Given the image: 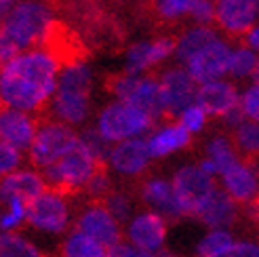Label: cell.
Instances as JSON below:
<instances>
[{
	"instance_id": "6da1fadb",
	"label": "cell",
	"mask_w": 259,
	"mask_h": 257,
	"mask_svg": "<svg viewBox=\"0 0 259 257\" xmlns=\"http://www.w3.org/2000/svg\"><path fill=\"white\" fill-rule=\"evenodd\" d=\"M61 66L53 55L34 49L0 70V101L5 108L45 116L57 91Z\"/></svg>"
},
{
	"instance_id": "7a4b0ae2",
	"label": "cell",
	"mask_w": 259,
	"mask_h": 257,
	"mask_svg": "<svg viewBox=\"0 0 259 257\" xmlns=\"http://www.w3.org/2000/svg\"><path fill=\"white\" fill-rule=\"evenodd\" d=\"M55 21V9L49 0H25L0 9V32L15 42L21 53L40 47Z\"/></svg>"
},
{
	"instance_id": "3957f363",
	"label": "cell",
	"mask_w": 259,
	"mask_h": 257,
	"mask_svg": "<svg viewBox=\"0 0 259 257\" xmlns=\"http://www.w3.org/2000/svg\"><path fill=\"white\" fill-rule=\"evenodd\" d=\"M91 87L93 76L87 63H74L63 68L57 80V91L45 112L63 124H80L89 118L91 110Z\"/></svg>"
},
{
	"instance_id": "277c9868",
	"label": "cell",
	"mask_w": 259,
	"mask_h": 257,
	"mask_svg": "<svg viewBox=\"0 0 259 257\" xmlns=\"http://www.w3.org/2000/svg\"><path fill=\"white\" fill-rule=\"evenodd\" d=\"M101 164L108 162L97 160L95 154L82 141V137H78L55 164L42 171V177L51 190L59 192L63 196H76L84 194L89 182L93 179Z\"/></svg>"
},
{
	"instance_id": "5b68a950",
	"label": "cell",
	"mask_w": 259,
	"mask_h": 257,
	"mask_svg": "<svg viewBox=\"0 0 259 257\" xmlns=\"http://www.w3.org/2000/svg\"><path fill=\"white\" fill-rule=\"evenodd\" d=\"M106 89L116 97L131 104L137 110L158 122L164 118V106L160 95V82L154 76H133V74H110L106 78Z\"/></svg>"
},
{
	"instance_id": "8992f818",
	"label": "cell",
	"mask_w": 259,
	"mask_h": 257,
	"mask_svg": "<svg viewBox=\"0 0 259 257\" xmlns=\"http://www.w3.org/2000/svg\"><path fill=\"white\" fill-rule=\"evenodd\" d=\"M156 124L148 114L137 110L131 104L124 101H114V104L106 106L99 116H97V131L110 144H120L126 139H135V135L146 133Z\"/></svg>"
},
{
	"instance_id": "52a82bcc",
	"label": "cell",
	"mask_w": 259,
	"mask_h": 257,
	"mask_svg": "<svg viewBox=\"0 0 259 257\" xmlns=\"http://www.w3.org/2000/svg\"><path fill=\"white\" fill-rule=\"evenodd\" d=\"M78 137L80 135L76 133L70 124H63L59 120H51V118L42 116L38 133L34 137V144L28 152L30 164L40 171L49 169L51 164H55L63 154L70 150V146Z\"/></svg>"
},
{
	"instance_id": "ba28073f",
	"label": "cell",
	"mask_w": 259,
	"mask_h": 257,
	"mask_svg": "<svg viewBox=\"0 0 259 257\" xmlns=\"http://www.w3.org/2000/svg\"><path fill=\"white\" fill-rule=\"evenodd\" d=\"M173 192L186 217H196L202 204L213 196L217 184L200 164H188L173 175Z\"/></svg>"
},
{
	"instance_id": "9c48e42d",
	"label": "cell",
	"mask_w": 259,
	"mask_h": 257,
	"mask_svg": "<svg viewBox=\"0 0 259 257\" xmlns=\"http://www.w3.org/2000/svg\"><path fill=\"white\" fill-rule=\"evenodd\" d=\"M160 95H162V106H164V118L175 120L184 114L190 106H194L198 95L196 80L188 74V70L173 68L160 74Z\"/></svg>"
},
{
	"instance_id": "30bf717a",
	"label": "cell",
	"mask_w": 259,
	"mask_h": 257,
	"mask_svg": "<svg viewBox=\"0 0 259 257\" xmlns=\"http://www.w3.org/2000/svg\"><path fill=\"white\" fill-rule=\"evenodd\" d=\"M74 230L97 240L106 249H112L114 245L122 242L120 222L110 213V209L103 202H87L84 209L76 217Z\"/></svg>"
},
{
	"instance_id": "8fae6325",
	"label": "cell",
	"mask_w": 259,
	"mask_h": 257,
	"mask_svg": "<svg viewBox=\"0 0 259 257\" xmlns=\"http://www.w3.org/2000/svg\"><path fill=\"white\" fill-rule=\"evenodd\" d=\"M25 222L36 230H42V232H63L70 226L68 196L49 188L45 194L28 204V220Z\"/></svg>"
},
{
	"instance_id": "7c38bea8",
	"label": "cell",
	"mask_w": 259,
	"mask_h": 257,
	"mask_svg": "<svg viewBox=\"0 0 259 257\" xmlns=\"http://www.w3.org/2000/svg\"><path fill=\"white\" fill-rule=\"evenodd\" d=\"M135 196L150 207L154 213H160L164 220L169 222H179L184 220V211H181L179 202L175 198L173 184L166 182L162 177H141L137 179V188H135Z\"/></svg>"
},
{
	"instance_id": "4fadbf2b",
	"label": "cell",
	"mask_w": 259,
	"mask_h": 257,
	"mask_svg": "<svg viewBox=\"0 0 259 257\" xmlns=\"http://www.w3.org/2000/svg\"><path fill=\"white\" fill-rule=\"evenodd\" d=\"M215 3V25L230 38H244L257 17L255 0H213Z\"/></svg>"
},
{
	"instance_id": "5bb4252c",
	"label": "cell",
	"mask_w": 259,
	"mask_h": 257,
	"mask_svg": "<svg viewBox=\"0 0 259 257\" xmlns=\"http://www.w3.org/2000/svg\"><path fill=\"white\" fill-rule=\"evenodd\" d=\"M110 166L120 173L124 177H146V171L152 162V154H150V146H148V139H126L116 144L114 148H110V156H108Z\"/></svg>"
},
{
	"instance_id": "9a60e30c",
	"label": "cell",
	"mask_w": 259,
	"mask_h": 257,
	"mask_svg": "<svg viewBox=\"0 0 259 257\" xmlns=\"http://www.w3.org/2000/svg\"><path fill=\"white\" fill-rule=\"evenodd\" d=\"M40 118L36 114L13 110V108H3L0 110V141L9 144L17 150H28L34 144V137L40 126Z\"/></svg>"
},
{
	"instance_id": "2e32d148",
	"label": "cell",
	"mask_w": 259,
	"mask_h": 257,
	"mask_svg": "<svg viewBox=\"0 0 259 257\" xmlns=\"http://www.w3.org/2000/svg\"><path fill=\"white\" fill-rule=\"evenodd\" d=\"M230 61H232V51L224 40H215L209 47H204L200 53L194 55L186 66L188 74L196 82L206 84L217 80L219 76L230 72Z\"/></svg>"
},
{
	"instance_id": "e0dca14e",
	"label": "cell",
	"mask_w": 259,
	"mask_h": 257,
	"mask_svg": "<svg viewBox=\"0 0 259 257\" xmlns=\"http://www.w3.org/2000/svg\"><path fill=\"white\" fill-rule=\"evenodd\" d=\"M166 228L169 224L160 213L146 211L128 222L126 236L133 247L141 249L144 253H160L166 238Z\"/></svg>"
},
{
	"instance_id": "ac0fdd59",
	"label": "cell",
	"mask_w": 259,
	"mask_h": 257,
	"mask_svg": "<svg viewBox=\"0 0 259 257\" xmlns=\"http://www.w3.org/2000/svg\"><path fill=\"white\" fill-rule=\"evenodd\" d=\"M177 51L175 36H158L148 42H137L126 51V74L139 76V72H146L154 66H158L169 55Z\"/></svg>"
},
{
	"instance_id": "d6986e66",
	"label": "cell",
	"mask_w": 259,
	"mask_h": 257,
	"mask_svg": "<svg viewBox=\"0 0 259 257\" xmlns=\"http://www.w3.org/2000/svg\"><path fill=\"white\" fill-rule=\"evenodd\" d=\"M196 104L213 118H226L240 106L236 87L226 80H213L198 87Z\"/></svg>"
},
{
	"instance_id": "ffe728a7",
	"label": "cell",
	"mask_w": 259,
	"mask_h": 257,
	"mask_svg": "<svg viewBox=\"0 0 259 257\" xmlns=\"http://www.w3.org/2000/svg\"><path fill=\"white\" fill-rule=\"evenodd\" d=\"M49 190L45 177L36 171H15L0 179V204L19 200L23 204L34 202Z\"/></svg>"
},
{
	"instance_id": "44dd1931",
	"label": "cell",
	"mask_w": 259,
	"mask_h": 257,
	"mask_svg": "<svg viewBox=\"0 0 259 257\" xmlns=\"http://www.w3.org/2000/svg\"><path fill=\"white\" fill-rule=\"evenodd\" d=\"M242 217L240 204L232 200V196L226 190L217 188L213 192V196L206 200L200 211L196 213V220L202 222L204 226L215 228V230H224V228H234Z\"/></svg>"
},
{
	"instance_id": "7402d4cb",
	"label": "cell",
	"mask_w": 259,
	"mask_h": 257,
	"mask_svg": "<svg viewBox=\"0 0 259 257\" xmlns=\"http://www.w3.org/2000/svg\"><path fill=\"white\" fill-rule=\"evenodd\" d=\"M222 179H224V190L240 207H247L259 192V171L242 160H238L234 166H230L222 175Z\"/></svg>"
},
{
	"instance_id": "603a6c76",
	"label": "cell",
	"mask_w": 259,
	"mask_h": 257,
	"mask_svg": "<svg viewBox=\"0 0 259 257\" xmlns=\"http://www.w3.org/2000/svg\"><path fill=\"white\" fill-rule=\"evenodd\" d=\"M148 146H150L152 158H162V156H169V154H173L177 150L190 148L192 146V133L186 126H181L179 122H171L164 128H160L158 133H154L148 139Z\"/></svg>"
},
{
	"instance_id": "cb8c5ba5",
	"label": "cell",
	"mask_w": 259,
	"mask_h": 257,
	"mask_svg": "<svg viewBox=\"0 0 259 257\" xmlns=\"http://www.w3.org/2000/svg\"><path fill=\"white\" fill-rule=\"evenodd\" d=\"M232 144L242 162H247L259 171V122L242 120L230 131Z\"/></svg>"
},
{
	"instance_id": "d4e9b609",
	"label": "cell",
	"mask_w": 259,
	"mask_h": 257,
	"mask_svg": "<svg viewBox=\"0 0 259 257\" xmlns=\"http://www.w3.org/2000/svg\"><path fill=\"white\" fill-rule=\"evenodd\" d=\"M215 40H219V38L211 25H196V28L188 30L186 34H181V38L177 40V51H175L177 59L188 63L194 55L200 53L204 47H209Z\"/></svg>"
},
{
	"instance_id": "484cf974",
	"label": "cell",
	"mask_w": 259,
	"mask_h": 257,
	"mask_svg": "<svg viewBox=\"0 0 259 257\" xmlns=\"http://www.w3.org/2000/svg\"><path fill=\"white\" fill-rule=\"evenodd\" d=\"M59 257H108V249L99 245L97 240L84 236L78 230L72 232L61 240L59 245Z\"/></svg>"
},
{
	"instance_id": "4316f807",
	"label": "cell",
	"mask_w": 259,
	"mask_h": 257,
	"mask_svg": "<svg viewBox=\"0 0 259 257\" xmlns=\"http://www.w3.org/2000/svg\"><path fill=\"white\" fill-rule=\"evenodd\" d=\"M206 160H211L215 164V169L219 175H224L230 166H234L240 158L236 154V148L232 144L230 133H219L215 135L209 144H206Z\"/></svg>"
},
{
	"instance_id": "83f0119b",
	"label": "cell",
	"mask_w": 259,
	"mask_h": 257,
	"mask_svg": "<svg viewBox=\"0 0 259 257\" xmlns=\"http://www.w3.org/2000/svg\"><path fill=\"white\" fill-rule=\"evenodd\" d=\"M0 257H47L34 242L15 232H0Z\"/></svg>"
},
{
	"instance_id": "f1b7e54d",
	"label": "cell",
	"mask_w": 259,
	"mask_h": 257,
	"mask_svg": "<svg viewBox=\"0 0 259 257\" xmlns=\"http://www.w3.org/2000/svg\"><path fill=\"white\" fill-rule=\"evenodd\" d=\"M204 0H150L152 11L160 21H175L181 15H192Z\"/></svg>"
},
{
	"instance_id": "f546056e",
	"label": "cell",
	"mask_w": 259,
	"mask_h": 257,
	"mask_svg": "<svg viewBox=\"0 0 259 257\" xmlns=\"http://www.w3.org/2000/svg\"><path fill=\"white\" fill-rule=\"evenodd\" d=\"M103 204L110 209V213L118 220L120 224L126 220H133L131 213H133V204H135V196L133 192H126L120 188H112V192L106 196Z\"/></svg>"
},
{
	"instance_id": "4dcf8cb0",
	"label": "cell",
	"mask_w": 259,
	"mask_h": 257,
	"mask_svg": "<svg viewBox=\"0 0 259 257\" xmlns=\"http://www.w3.org/2000/svg\"><path fill=\"white\" fill-rule=\"evenodd\" d=\"M232 245H234V238L228 230H213L198 242L196 257H217L226 253Z\"/></svg>"
},
{
	"instance_id": "1f68e13d",
	"label": "cell",
	"mask_w": 259,
	"mask_h": 257,
	"mask_svg": "<svg viewBox=\"0 0 259 257\" xmlns=\"http://www.w3.org/2000/svg\"><path fill=\"white\" fill-rule=\"evenodd\" d=\"M257 59L255 53L249 47H238L236 51H232V61H230V74L236 78H244L255 72L257 68Z\"/></svg>"
},
{
	"instance_id": "d6a6232c",
	"label": "cell",
	"mask_w": 259,
	"mask_h": 257,
	"mask_svg": "<svg viewBox=\"0 0 259 257\" xmlns=\"http://www.w3.org/2000/svg\"><path fill=\"white\" fill-rule=\"evenodd\" d=\"M21 162H23L21 150H17V148H13V146L3 144V141H0V179L11 175V173H15Z\"/></svg>"
},
{
	"instance_id": "836d02e7",
	"label": "cell",
	"mask_w": 259,
	"mask_h": 257,
	"mask_svg": "<svg viewBox=\"0 0 259 257\" xmlns=\"http://www.w3.org/2000/svg\"><path fill=\"white\" fill-rule=\"evenodd\" d=\"M206 116H209V114H206L198 104H194V106H190L179 116V124L186 126L190 133H198V131H202L204 124H206Z\"/></svg>"
},
{
	"instance_id": "e575fe53",
	"label": "cell",
	"mask_w": 259,
	"mask_h": 257,
	"mask_svg": "<svg viewBox=\"0 0 259 257\" xmlns=\"http://www.w3.org/2000/svg\"><path fill=\"white\" fill-rule=\"evenodd\" d=\"M240 108L247 118H251L253 122H259V82L251 84L244 91V95L240 97Z\"/></svg>"
},
{
	"instance_id": "d590c367",
	"label": "cell",
	"mask_w": 259,
	"mask_h": 257,
	"mask_svg": "<svg viewBox=\"0 0 259 257\" xmlns=\"http://www.w3.org/2000/svg\"><path fill=\"white\" fill-rule=\"evenodd\" d=\"M217 257H259V242L255 240H240L234 242L226 253Z\"/></svg>"
},
{
	"instance_id": "8d00e7d4",
	"label": "cell",
	"mask_w": 259,
	"mask_h": 257,
	"mask_svg": "<svg viewBox=\"0 0 259 257\" xmlns=\"http://www.w3.org/2000/svg\"><path fill=\"white\" fill-rule=\"evenodd\" d=\"M108 257H150V253H144L141 249L133 247L131 242H118V245L108 249Z\"/></svg>"
},
{
	"instance_id": "74e56055",
	"label": "cell",
	"mask_w": 259,
	"mask_h": 257,
	"mask_svg": "<svg viewBox=\"0 0 259 257\" xmlns=\"http://www.w3.org/2000/svg\"><path fill=\"white\" fill-rule=\"evenodd\" d=\"M244 215H247L249 224L259 232V192H257V196L247 204V211H244Z\"/></svg>"
},
{
	"instance_id": "f35d334b",
	"label": "cell",
	"mask_w": 259,
	"mask_h": 257,
	"mask_svg": "<svg viewBox=\"0 0 259 257\" xmlns=\"http://www.w3.org/2000/svg\"><path fill=\"white\" fill-rule=\"evenodd\" d=\"M242 42H247L244 47H253V49H259V28H253L247 36L242 38Z\"/></svg>"
},
{
	"instance_id": "ab89813d",
	"label": "cell",
	"mask_w": 259,
	"mask_h": 257,
	"mask_svg": "<svg viewBox=\"0 0 259 257\" xmlns=\"http://www.w3.org/2000/svg\"><path fill=\"white\" fill-rule=\"evenodd\" d=\"M150 257H173V255L166 251H160V253H150Z\"/></svg>"
},
{
	"instance_id": "60d3db41",
	"label": "cell",
	"mask_w": 259,
	"mask_h": 257,
	"mask_svg": "<svg viewBox=\"0 0 259 257\" xmlns=\"http://www.w3.org/2000/svg\"><path fill=\"white\" fill-rule=\"evenodd\" d=\"M11 3H15V0H0V9H7V7H11Z\"/></svg>"
},
{
	"instance_id": "b9f144b4",
	"label": "cell",
	"mask_w": 259,
	"mask_h": 257,
	"mask_svg": "<svg viewBox=\"0 0 259 257\" xmlns=\"http://www.w3.org/2000/svg\"><path fill=\"white\" fill-rule=\"evenodd\" d=\"M253 76L257 78V82H259V59H257V68H255V72H253Z\"/></svg>"
},
{
	"instance_id": "7bdbcfd3",
	"label": "cell",
	"mask_w": 259,
	"mask_h": 257,
	"mask_svg": "<svg viewBox=\"0 0 259 257\" xmlns=\"http://www.w3.org/2000/svg\"><path fill=\"white\" fill-rule=\"evenodd\" d=\"M255 5H257V13H259V0H255Z\"/></svg>"
},
{
	"instance_id": "ee69618b",
	"label": "cell",
	"mask_w": 259,
	"mask_h": 257,
	"mask_svg": "<svg viewBox=\"0 0 259 257\" xmlns=\"http://www.w3.org/2000/svg\"><path fill=\"white\" fill-rule=\"evenodd\" d=\"M3 108H5V106H3V101H0V110H3Z\"/></svg>"
}]
</instances>
